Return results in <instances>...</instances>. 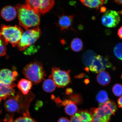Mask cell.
I'll list each match as a JSON object with an SVG mask.
<instances>
[{
	"label": "cell",
	"mask_w": 122,
	"mask_h": 122,
	"mask_svg": "<svg viewBox=\"0 0 122 122\" xmlns=\"http://www.w3.org/2000/svg\"><path fill=\"white\" fill-rule=\"evenodd\" d=\"M114 53L116 57L122 61V42L117 44L114 49Z\"/></svg>",
	"instance_id": "cb8c5ba5"
},
{
	"label": "cell",
	"mask_w": 122,
	"mask_h": 122,
	"mask_svg": "<svg viewBox=\"0 0 122 122\" xmlns=\"http://www.w3.org/2000/svg\"><path fill=\"white\" fill-rule=\"evenodd\" d=\"M74 21L73 15H63L59 17L57 26L61 31L68 30L72 27Z\"/></svg>",
	"instance_id": "7c38bea8"
},
{
	"label": "cell",
	"mask_w": 122,
	"mask_h": 122,
	"mask_svg": "<svg viewBox=\"0 0 122 122\" xmlns=\"http://www.w3.org/2000/svg\"><path fill=\"white\" fill-rule=\"evenodd\" d=\"M16 8L11 6H7L1 10V17L8 21L13 20L17 14Z\"/></svg>",
	"instance_id": "5bb4252c"
},
{
	"label": "cell",
	"mask_w": 122,
	"mask_h": 122,
	"mask_svg": "<svg viewBox=\"0 0 122 122\" xmlns=\"http://www.w3.org/2000/svg\"><path fill=\"white\" fill-rule=\"evenodd\" d=\"M106 8L105 7H101L100 8V12L101 13H104L106 11Z\"/></svg>",
	"instance_id": "836d02e7"
},
{
	"label": "cell",
	"mask_w": 122,
	"mask_h": 122,
	"mask_svg": "<svg viewBox=\"0 0 122 122\" xmlns=\"http://www.w3.org/2000/svg\"><path fill=\"white\" fill-rule=\"evenodd\" d=\"M118 36L120 39H122V26L120 27L118 30V33H117Z\"/></svg>",
	"instance_id": "f546056e"
},
{
	"label": "cell",
	"mask_w": 122,
	"mask_h": 122,
	"mask_svg": "<svg viewBox=\"0 0 122 122\" xmlns=\"http://www.w3.org/2000/svg\"><path fill=\"white\" fill-rule=\"evenodd\" d=\"M83 47V42L79 38H75L71 42V48L73 51L76 52L80 51Z\"/></svg>",
	"instance_id": "7402d4cb"
},
{
	"label": "cell",
	"mask_w": 122,
	"mask_h": 122,
	"mask_svg": "<svg viewBox=\"0 0 122 122\" xmlns=\"http://www.w3.org/2000/svg\"><path fill=\"white\" fill-rule=\"evenodd\" d=\"M7 45L5 41L0 37V57L5 55Z\"/></svg>",
	"instance_id": "4316f807"
},
{
	"label": "cell",
	"mask_w": 122,
	"mask_h": 122,
	"mask_svg": "<svg viewBox=\"0 0 122 122\" xmlns=\"http://www.w3.org/2000/svg\"><path fill=\"white\" fill-rule=\"evenodd\" d=\"M22 73L25 77L34 85L40 83L46 76L42 64L37 61L31 62L26 66Z\"/></svg>",
	"instance_id": "3957f363"
},
{
	"label": "cell",
	"mask_w": 122,
	"mask_h": 122,
	"mask_svg": "<svg viewBox=\"0 0 122 122\" xmlns=\"http://www.w3.org/2000/svg\"><path fill=\"white\" fill-rule=\"evenodd\" d=\"M120 14H122V11H120Z\"/></svg>",
	"instance_id": "d590c367"
},
{
	"label": "cell",
	"mask_w": 122,
	"mask_h": 122,
	"mask_svg": "<svg viewBox=\"0 0 122 122\" xmlns=\"http://www.w3.org/2000/svg\"><path fill=\"white\" fill-rule=\"evenodd\" d=\"M112 90L114 95L117 97H120L122 95V85L115 84L113 86Z\"/></svg>",
	"instance_id": "484cf974"
},
{
	"label": "cell",
	"mask_w": 122,
	"mask_h": 122,
	"mask_svg": "<svg viewBox=\"0 0 122 122\" xmlns=\"http://www.w3.org/2000/svg\"><path fill=\"white\" fill-rule=\"evenodd\" d=\"M23 116L17 119L14 122H36L30 117L29 113L24 114Z\"/></svg>",
	"instance_id": "d4e9b609"
},
{
	"label": "cell",
	"mask_w": 122,
	"mask_h": 122,
	"mask_svg": "<svg viewBox=\"0 0 122 122\" xmlns=\"http://www.w3.org/2000/svg\"><path fill=\"white\" fill-rule=\"evenodd\" d=\"M32 84L30 81L27 79H23L18 82L17 87L23 94L26 95L30 92Z\"/></svg>",
	"instance_id": "e0dca14e"
},
{
	"label": "cell",
	"mask_w": 122,
	"mask_h": 122,
	"mask_svg": "<svg viewBox=\"0 0 122 122\" xmlns=\"http://www.w3.org/2000/svg\"><path fill=\"white\" fill-rule=\"evenodd\" d=\"M92 117L90 112L87 110L79 111L71 117V122H92Z\"/></svg>",
	"instance_id": "4fadbf2b"
},
{
	"label": "cell",
	"mask_w": 122,
	"mask_h": 122,
	"mask_svg": "<svg viewBox=\"0 0 122 122\" xmlns=\"http://www.w3.org/2000/svg\"><path fill=\"white\" fill-rule=\"evenodd\" d=\"M19 23L26 30L39 26L40 23V15L26 4H19L16 7Z\"/></svg>",
	"instance_id": "7a4b0ae2"
},
{
	"label": "cell",
	"mask_w": 122,
	"mask_h": 122,
	"mask_svg": "<svg viewBox=\"0 0 122 122\" xmlns=\"http://www.w3.org/2000/svg\"><path fill=\"white\" fill-rule=\"evenodd\" d=\"M1 100V99L0 98V102Z\"/></svg>",
	"instance_id": "8d00e7d4"
},
{
	"label": "cell",
	"mask_w": 122,
	"mask_h": 122,
	"mask_svg": "<svg viewBox=\"0 0 122 122\" xmlns=\"http://www.w3.org/2000/svg\"><path fill=\"white\" fill-rule=\"evenodd\" d=\"M34 96L31 92L26 95L18 92L16 96L9 97L5 103V107L7 112L10 113L17 112L23 114L29 113V107Z\"/></svg>",
	"instance_id": "6da1fadb"
},
{
	"label": "cell",
	"mask_w": 122,
	"mask_h": 122,
	"mask_svg": "<svg viewBox=\"0 0 122 122\" xmlns=\"http://www.w3.org/2000/svg\"><path fill=\"white\" fill-rule=\"evenodd\" d=\"M70 70L63 71L59 68L53 67L49 78L53 80L57 87L62 88L67 86L71 82Z\"/></svg>",
	"instance_id": "52a82bcc"
},
{
	"label": "cell",
	"mask_w": 122,
	"mask_h": 122,
	"mask_svg": "<svg viewBox=\"0 0 122 122\" xmlns=\"http://www.w3.org/2000/svg\"><path fill=\"white\" fill-rule=\"evenodd\" d=\"M114 2L117 4L122 5V0H114Z\"/></svg>",
	"instance_id": "d6a6232c"
},
{
	"label": "cell",
	"mask_w": 122,
	"mask_h": 122,
	"mask_svg": "<svg viewBox=\"0 0 122 122\" xmlns=\"http://www.w3.org/2000/svg\"><path fill=\"white\" fill-rule=\"evenodd\" d=\"M89 81L88 79H86V80H85V83L86 84H87L89 83Z\"/></svg>",
	"instance_id": "e575fe53"
},
{
	"label": "cell",
	"mask_w": 122,
	"mask_h": 122,
	"mask_svg": "<svg viewBox=\"0 0 122 122\" xmlns=\"http://www.w3.org/2000/svg\"><path fill=\"white\" fill-rule=\"evenodd\" d=\"M82 4L90 8L98 10L104 4L107 2V0H80Z\"/></svg>",
	"instance_id": "2e32d148"
},
{
	"label": "cell",
	"mask_w": 122,
	"mask_h": 122,
	"mask_svg": "<svg viewBox=\"0 0 122 122\" xmlns=\"http://www.w3.org/2000/svg\"><path fill=\"white\" fill-rule=\"evenodd\" d=\"M112 66L108 57L99 55L96 56L89 68L92 72L97 74L104 71L107 68H111Z\"/></svg>",
	"instance_id": "9c48e42d"
},
{
	"label": "cell",
	"mask_w": 122,
	"mask_h": 122,
	"mask_svg": "<svg viewBox=\"0 0 122 122\" xmlns=\"http://www.w3.org/2000/svg\"><path fill=\"white\" fill-rule=\"evenodd\" d=\"M120 21V17L119 12L113 10H109L105 12L101 19L103 25L109 28L116 27Z\"/></svg>",
	"instance_id": "30bf717a"
},
{
	"label": "cell",
	"mask_w": 122,
	"mask_h": 122,
	"mask_svg": "<svg viewBox=\"0 0 122 122\" xmlns=\"http://www.w3.org/2000/svg\"><path fill=\"white\" fill-rule=\"evenodd\" d=\"M65 111L66 114L69 116H73L76 113L77 108L75 103L69 99V101L65 105Z\"/></svg>",
	"instance_id": "44dd1931"
},
{
	"label": "cell",
	"mask_w": 122,
	"mask_h": 122,
	"mask_svg": "<svg viewBox=\"0 0 122 122\" xmlns=\"http://www.w3.org/2000/svg\"><path fill=\"white\" fill-rule=\"evenodd\" d=\"M58 122H71V121L66 117H63L59 118Z\"/></svg>",
	"instance_id": "f1b7e54d"
},
{
	"label": "cell",
	"mask_w": 122,
	"mask_h": 122,
	"mask_svg": "<svg viewBox=\"0 0 122 122\" xmlns=\"http://www.w3.org/2000/svg\"><path fill=\"white\" fill-rule=\"evenodd\" d=\"M18 73L7 69L0 71V81L6 85L14 88L16 85L14 82L16 80Z\"/></svg>",
	"instance_id": "8fae6325"
},
{
	"label": "cell",
	"mask_w": 122,
	"mask_h": 122,
	"mask_svg": "<svg viewBox=\"0 0 122 122\" xmlns=\"http://www.w3.org/2000/svg\"><path fill=\"white\" fill-rule=\"evenodd\" d=\"M23 33L22 29L19 26H10L3 25L1 26L0 37L7 45L10 43L15 47L19 43Z\"/></svg>",
	"instance_id": "5b68a950"
},
{
	"label": "cell",
	"mask_w": 122,
	"mask_h": 122,
	"mask_svg": "<svg viewBox=\"0 0 122 122\" xmlns=\"http://www.w3.org/2000/svg\"><path fill=\"white\" fill-rule=\"evenodd\" d=\"M15 90L13 88L4 84L0 81V98L5 100L7 97L14 96Z\"/></svg>",
	"instance_id": "9a60e30c"
},
{
	"label": "cell",
	"mask_w": 122,
	"mask_h": 122,
	"mask_svg": "<svg viewBox=\"0 0 122 122\" xmlns=\"http://www.w3.org/2000/svg\"><path fill=\"white\" fill-rule=\"evenodd\" d=\"M72 90L71 89V88H68V89H67L66 92V93L67 94H71L72 93Z\"/></svg>",
	"instance_id": "1f68e13d"
},
{
	"label": "cell",
	"mask_w": 122,
	"mask_h": 122,
	"mask_svg": "<svg viewBox=\"0 0 122 122\" xmlns=\"http://www.w3.org/2000/svg\"><path fill=\"white\" fill-rule=\"evenodd\" d=\"M121 78L122 79V75L121 76Z\"/></svg>",
	"instance_id": "74e56055"
},
{
	"label": "cell",
	"mask_w": 122,
	"mask_h": 122,
	"mask_svg": "<svg viewBox=\"0 0 122 122\" xmlns=\"http://www.w3.org/2000/svg\"><path fill=\"white\" fill-rule=\"evenodd\" d=\"M56 85L54 82L51 79H46L44 81L42 87L44 91L48 93L54 91L56 89Z\"/></svg>",
	"instance_id": "ffe728a7"
},
{
	"label": "cell",
	"mask_w": 122,
	"mask_h": 122,
	"mask_svg": "<svg viewBox=\"0 0 122 122\" xmlns=\"http://www.w3.org/2000/svg\"><path fill=\"white\" fill-rule=\"evenodd\" d=\"M117 110V105L113 101L108 100L100 104L98 108H92L90 112L93 117L101 122H109L111 115Z\"/></svg>",
	"instance_id": "277c9868"
},
{
	"label": "cell",
	"mask_w": 122,
	"mask_h": 122,
	"mask_svg": "<svg viewBox=\"0 0 122 122\" xmlns=\"http://www.w3.org/2000/svg\"><path fill=\"white\" fill-rule=\"evenodd\" d=\"M97 79L99 84L102 86H106L110 83L111 77L107 71H103L99 73Z\"/></svg>",
	"instance_id": "ac0fdd59"
},
{
	"label": "cell",
	"mask_w": 122,
	"mask_h": 122,
	"mask_svg": "<svg viewBox=\"0 0 122 122\" xmlns=\"http://www.w3.org/2000/svg\"><path fill=\"white\" fill-rule=\"evenodd\" d=\"M117 102L119 107L122 108V96L118 99Z\"/></svg>",
	"instance_id": "4dcf8cb0"
},
{
	"label": "cell",
	"mask_w": 122,
	"mask_h": 122,
	"mask_svg": "<svg viewBox=\"0 0 122 122\" xmlns=\"http://www.w3.org/2000/svg\"><path fill=\"white\" fill-rule=\"evenodd\" d=\"M26 4L39 15L48 13L54 6L55 0H26Z\"/></svg>",
	"instance_id": "ba28073f"
},
{
	"label": "cell",
	"mask_w": 122,
	"mask_h": 122,
	"mask_svg": "<svg viewBox=\"0 0 122 122\" xmlns=\"http://www.w3.org/2000/svg\"><path fill=\"white\" fill-rule=\"evenodd\" d=\"M41 34V31L39 26L26 30L23 33L20 40L17 45L18 49L20 51L25 50L35 43Z\"/></svg>",
	"instance_id": "8992f818"
},
{
	"label": "cell",
	"mask_w": 122,
	"mask_h": 122,
	"mask_svg": "<svg viewBox=\"0 0 122 122\" xmlns=\"http://www.w3.org/2000/svg\"><path fill=\"white\" fill-rule=\"evenodd\" d=\"M97 56L96 53L92 50H87L84 53L82 56V61L84 65L89 68Z\"/></svg>",
	"instance_id": "d6986e66"
},
{
	"label": "cell",
	"mask_w": 122,
	"mask_h": 122,
	"mask_svg": "<svg viewBox=\"0 0 122 122\" xmlns=\"http://www.w3.org/2000/svg\"><path fill=\"white\" fill-rule=\"evenodd\" d=\"M25 50L24 52V54L26 55H30L36 52V50H37L36 48H34L32 46L30 47V48L29 47V48Z\"/></svg>",
	"instance_id": "83f0119b"
},
{
	"label": "cell",
	"mask_w": 122,
	"mask_h": 122,
	"mask_svg": "<svg viewBox=\"0 0 122 122\" xmlns=\"http://www.w3.org/2000/svg\"><path fill=\"white\" fill-rule=\"evenodd\" d=\"M96 100L100 104L103 103L109 100L107 93L105 90H101L97 93L96 97Z\"/></svg>",
	"instance_id": "603a6c76"
}]
</instances>
